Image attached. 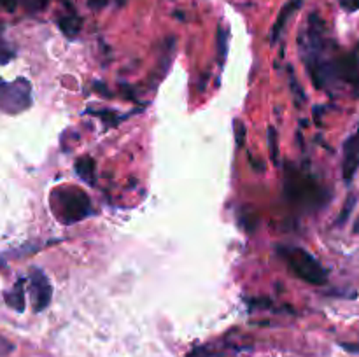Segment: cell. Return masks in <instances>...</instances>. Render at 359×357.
<instances>
[{
  "label": "cell",
  "instance_id": "1",
  "mask_svg": "<svg viewBox=\"0 0 359 357\" xmlns=\"http://www.w3.org/2000/svg\"><path fill=\"white\" fill-rule=\"evenodd\" d=\"M300 51L316 88L328 93L349 88L359 93V44L351 51L339 48L318 14L309 16Z\"/></svg>",
  "mask_w": 359,
  "mask_h": 357
},
{
  "label": "cell",
  "instance_id": "2",
  "mask_svg": "<svg viewBox=\"0 0 359 357\" xmlns=\"http://www.w3.org/2000/svg\"><path fill=\"white\" fill-rule=\"evenodd\" d=\"M284 191L294 206L304 210L319 209L330 198L328 191L314 175L294 164H287L284 170Z\"/></svg>",
  "mask_w": 359,
  "mask_h": 357
},
{
  "label": "cell",
  "instance_id": "3",
  "mask_svg": "<svg viewBox=\"0 0 359 357\" xmlns=\"http://www.w3.org/2000/svg\"><path fill=\"white\" fill-rule=\"evenodd\" d=\"M51 210L63 224L79 223L93 214L90 196L74 186H62L53 191Z\"/></svg>",
  "mask_w": 359,
  "mask_h": 357
},
{
  "label": "cell",
  "instance_id": "4",
  "mask_svg": "<svg viewBox=\"0 0 359 357\" xmlns=\"http://www.w3.org/2000/svg\"><path fill=\"white\" fill-rule=\"evenodd\" d=\"M277 254L286 262L287 268L304 282L311 286H325L328 282V272L325 266L305 248L297 247V245H279Z\"/></svg>",
  "mask_w": 359,
  "mask_h": 357
},
{
  "label": "cell",
  "instance_id": "5",
  "mask_svg": "<svg viewBox=\"0 0 359 357\" xmlns=\"http://www.w3.org/2000/svg\"><path fill=\"white\" fill-rule=\"evenodd\" d=\"M32 105V86L28 79L18 77L13 83L0 80V111L6 114H20Z\"/></svg>",
  "mask_w": 359,
  "mask_h": 357
},
{
  "label": "cell",
  "instance_id": "6",
  "mask_svg": "<svg viewBox=\"0 0 359 357\" xmlns=\"http://www.w3.org/2000/svg\"><path fill=\"white\" fill-rule=\"evenodd\" d=\"M30 296L32 301H34L35 312L46 310L48 304L51 303L53 287L46 273L39 268H34L30 272Z\"/></svg>",
  "mask_w": 359,
  "mask_h": 357
},
{
  "label": "cell",
  "instance_id": "7",
  "mask_svg": "<svg viewBox=\"0 0 359 357\" xmlns=\"http://www.w3.org/2000/svg\"><path fill=\"white\" fill-rule=\"evenodd\" d=\"M359 170V128L344 144L342 174L346 184H351Z\"/></svg>",
  "mask_w": 359,
  "mask_h": 357
},
{
  "label": "cell",
  "instance_id": "8",
  "mask_svg": "<svg viewBox=\"0 0 359 357\" xmlns=\"http://www.w3.org/2000/svg\"><path fill=\"white\" fill-rule=\"evenodd\" d=\"M4 298H6V303L9 304L13 310L16 312H25V307H27V300H25V280L20 279L16 284H14V287L11 290H7L6 294H4Z\"/></svg>",
  "mask_w": 359,
  "mask_h": 357
},
{
  "label": "cell",
  "instance_id": "9",
  "mask_svg": "<svg viewBox=\"0 0 359 357\" xmlns=\"http://www.w3.org/2000/svg\"><path fill=\"white\" fill-rule=\"evenodd\" d=\"M300 7V0H293V2H287L286 6L283 7V10L279 13V18H277L276 24H273V30H272V42H276L279 38V35L283 34L284 27H286L287 20L291 18V14Z\"/></svg>",
  "mask_w": 359,
  "mask_h": 357
},
{
  "label": "cell",
  "instance_id": "10",
  "mask_svg": "<svg viewBox=\"0 0 359 357\" xmlns=\"http://www.w3.org/2000/svg\"><path fill=\"white\" fill-rule=\"evenodd\" d=\"M81 23H83V21H81L76 14H65V16H62L58 20L60 30H62L69 38H74L79 34Z\"/></svg>",
  "mask_w": 359,
  "mask_h": 357
},
{
  "label": "cell",
  "instance_id": "11",
  "mask_svg": "<svg viewBox=\"0 0 359 357\" xmlns=\"http://www.w3.org/2000/svg\"><path fill=\"white\" fill-rule=\"evenodd\" d=\"M76 174L88 184H93L95 178V161L90 156H83L76 161Z\"/></svg>",
  "mask_w": 359,
  "mask_h": 357
},
{
  "label": "cell",
  "instance_id": "12",
  "mask_svg": "<svg viewBox=\"0 0 359 357\" xmlns=\"http://www.w3.org/2000/svg\"><path fill=\"white\" fill-rule=\"evenodd\" d=\"M16 4L23 6L30 13H37V10H42L48 6V0H16Z\"/></svg>",
  "mask_w": 359,
  "mask_h": 357
},
{
  "label": "cell",
  "instance_id": "13",
  "mask_svg": "<svg viewBox=\"0 0 359 357\" xmlns=\"http://www.w3.org/2000/svg\"><path fill=\"white\" fill-rule=\"evenodd\" d=\"M269 147L270 156H272V160L277 163V161H279V147H277V132L272 126L269 128Z\"/></svg>",
  "mask_w": 359,
  "mask_h": 357
},
{
  "label": "cell",
  "instance_id": "14",
  "mask_svg": "<svg viewBox=\"0 0 359 357\" xmlns=\"http://www.w3.org/2000/svg\"><path fill=\"white\" fill-rule=\"evenodd\" d=\"M340 6L344 7L349 13H354V10H359V0H339Z\"/></svg>",
  "mask_w": 359,
  "mask_h": 357
},
{
  "label": "cell",
  "instance_id": "15",
  "mask_svg": "<svg viewBox=\"0 0 359 357\" xmlns=\"http://www.w3.org/2000/svg\"><path fill=\"white\" fill-rule=\"evenodd\" d=\"M235 130H237V144L238 147L244 144V135H245V126L242 125V121H237L235 122Z\"/></svg>",
  "mask_w": 359,
  "mask_h": 357
},
{
  "label": "cell",
  "instance_id": "16",
  "mask_svg": "<svg viewBox=\"0 0 359 357\" xmlns=\"http://www.w3.org/2000/svg\"><path fill=\"white\" fill-rule=\"evenodd\" d=\"M11 350H13V345L7 343L4 338H0V356H6V354L11 352Z\"/></svg>",
  "mask_w": 359,
  "mask_h": 357
},
{
  "label": "cell",
  "instance_id": "17",
  "mask_svg": "<svg viewBox=\"0 0 359 357\" xmlns=\"http://www.w3.org/2000/svg\"><path fill=\"white\" fill-rule=\"evenodd\" d=\"M9 58H13V52L0 46V62H7Z\"/></svg>",
  "mask_w": 359,
  "mask_h": 357
},
{
  "label": "cell",
  "instance_id": "18",
  "mask_svg": "<svg viewBox=\"0 0 359 357\" xmlns=\"http://www.w3.org/2000/svg\"><path fill=\"white\" fill-rule=\"evenodd\" d=\"M105 4H107V0H90V7H93V9H102Z\"/></svg>",
  "mask_w": 359,
  "mask_h": 357
},
{
  "label": "cell",
  "instance_id": "19",
  "mask_svg": "<svg viewBox=\"0 0 359 357\" xmlns=\"http://www.w3.org/2000/svg\"><path fill=\"white\" fill-rule=\"evenodd\" d=\"M354 233L359 234V219L356 220V224H354Z\"/></svg>",
  "mask_w": 359,
  "mask_h": 357
}]
</instances>
